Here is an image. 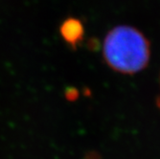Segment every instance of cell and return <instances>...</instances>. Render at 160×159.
Wrapping results in <instances>:
<instances>
[{
	"mask_svg": "<svg viewBox=\"0 0 160 159\" xmlns=\"http://www.w3.org/2000/svg\"><path fill=\"white\" fill-rule=\"evenodd\" d=\"M60 32L68 44L72 47H75L77 43L82 39L83 29L78 19L68 18L61 25Z\"/></svg>",
	"mask_w": 160,
	"mask_h": 159,
	"instance_id": "obj_2",
	"label": "cell"
},
{
	"mask_svg": "<svg viewBox=\"0 0 160 159\" xmlns=\"http://www.w3.org/2000/svg\"><path fill=\"white\" fill-rule=\"evenodd\" d=\"M103 56L111 69L132 75L147 67L151 45L148 38L136 28L120 25L107 34L103 43Z\"/></svg>",
	"mask_w": 160,
	"mask_h": 159,
	"instance_id": "obj_1",
	"label": "cell"
}]
</instances>
